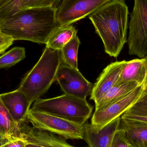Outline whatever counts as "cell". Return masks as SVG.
<instances>
[{
  "label": "cell",
  "instance_id": "1",
  "mask_svg": "<svg viewBox=\"0 0 147 147\" xmlns=\"http://www.w3.org/2000/svg\"><path fill=\"white\" fill-rule=\"evenodd\" d=\"M57 7H42L19 12L0 23V31L14 40L46 44L60 26L56 17Z\"/></svg>",
  "mask_w": 147,
  "mask_h": 147
},
{
  "label": "cell",
  "instance_id": "2",
  "mask_svg": "<svg viewBox=\"0 0 147 147\" xmlns=\"http://www.w3.org/2000/svg\"><path fill=\"white\" fill-rule=\"evenodd\" d=\"M129 14L125 0H110L89 16L111 57L117 58L127 43Z\"/></svg>",
  "mask_w": 147,
  "mask_h": 147
},
{
  "label": "cell",
  "instance_id": "3",
  "mask_svg": "<svg viewBox=\"0 0 147 147\" xmlns=\"http://www.w3.org/2000/svg\"><path fill=\"white\" fill-rule=\"evenodd\" d=\"M62 63L61 50L46 47L37 63L23 77L17 89L26 95L31 105L56 81Z\"/></svg>",
  "mask_w": 147,
  "mask_h": 147
},
{
  "label": "cell",
  "instance_id": "4",
  "mask_svg": "<svg viewBox=\"0 0 147 147\" xmlns=\"http://www.w3.org/2000/svg\"><path fill=\"white\" fill-rule=\"evenodd\" d=\"M31 109L84 125L90 117L93 108L86 99L64 94L52 98H38L34 102Z\"/></svg>",
  "mask_w": 147,
  "mask_h": 147
},
{
  "label": "cell",
  "instance_id": "5",
  "mask_svg": "<svg viewBox=\"0 0 147 147\" xmlns=\"http://www.w3.org/2000/svg\"><path fill=\"white\" fill-rule=\"evenodd\" d=\"M27 121L32 127L57 135L65 140H83L85 124H78L50 114L30 109Z\"/></svg>",
  "mask_w": 147,
  "mask_h": 147
},
{
  "label": "cell",
  "instance_id": "6",
  "mask_svg": "<svg viewBox=\"0 0 147 147\" xmlns=\"http://www.w3.org/2000/svg\"><path fill=\"white\" fill-rule=\"evenodd\" d=\"M134 2L129 14L128 52L142 59L147 55V0H134Z\"/></svg>",
  "mask_w": 147,
  "mask_h": 147
},
{
  "label": "cell",
  "instance_id": "7",
  "mask_svg": "<svg viewBox=\"0 0 147 147\" xmlns=\"http://www.w3.org/2000/svg\"><path fill=\"white\" fill-rule=\"evenodd\" d=\"M110 0H63L56 10L60 26L71 25L94 13Z\"/></svg>",
  "mask_w": 147,
  "mask_h": 147
},
{
  "label": "cell",
  "instance_id": "8",
  "mask_svg": "<svg viewBox=\"0 0 147 147\" xmlns=\"http://www.w3.org/2000/svg\"><path fill=\"white\" fill-rule=\"evenodd\" d=\"M144 91L143 85L140 86L123 98L104 109L95 110L91 123L98 129H102L132 107L140 99Z\"/></svg>",
  "mask_w": 147,
  "mask_h": 147
},
{
  "label": "cell",
  "instance_id": "9",
  "mask_svg": "<svg viewBox=\"0 0 147 147\" xmlns=\"http://www.w3.org/2000/svg\"><path fill=\"white\" fill-rule=\"evenodd\" d=\"M56 81L64 94L82 99L90 94L93 84L87 80L78 69L62 63L58 71Z\"/></svg>",
  "mask_w": 147,
  "mask_h": 147
},
{
  "label": "cell",
  "instance_id": "10",
  "mask_svg": "<svg viewBox=\"0 0 147 147\" xmlns=\"http://www.w3.org/2000/svg\"><path fill=\"white\" fill-rule=\"evenodd\" d=\"M125 60L111 63L105 68L91 92L90 100L97 103L117 83Z\"/></svg>",
  "mask_w": 147,
  "mask_h": 147
},
{
  "label": "cell",
  "instance_id": "11",
  "mask_svg": "<svg viewBox=\"0 0 147 147\" xmlns=\"http://www.w3.org/2000/svg\"><path fill=\"white\" fill-rule=\"evenodd\" d=\"M121 117L111 122L102 129L91 123L85 124L83 140L89 147H111L116 131L119 128Z\"/></svg>",
  "mask_w": 147,
  "mask_h": 147
},
{
  "label": "cell",
  "instance_id": "12",
  "mask_svg": "<svg viewBox=\"0 0 147 147\" xmlns=\"http://www.w3.org/2000/svg\"><path fill=\"white\" fill-rule=\"evenodd\" d=\"M0 99L16 123L21 125L27 121L31 105L23 92L17 89L2 93L0 94Z\"/></svg>",
  "mask_w": 147,
  "mask_h": 147
},
{
  "label": "cell",
  "instance_id": "13",
  "mask_svg": "<svg viewBox=\"0 0 147 147\" xmlns=\"http://www.w3.org/2000/svg\"><path fill=\"white\" fill-rule=\"evenodd\" d=\"M20 127L22 138L25 143L38 144L44 147H75L70 145L61 136L29 127L24 123L21 124Z\"/></svg>",
  "mask_w": 147,
  "mask_h": 147
},
{
  "label": "cell",
  "instance_id": "14",
  "mask_svg": "<svg viewBox=\"0 0 147 147\" xmlns=\"http://www.w3.org/2000/svg\"><path fill=\"white\" fill-rule=\"evenodd\" d=\"M146 74L144 59H136L130 61H125L123 65L119 79L116 84L135 81L140 86L144 85Z\"/></svg>",
  "mask_w": 147,
  "mask_h": 147
},
{
  "label": "cell",
  "instance_id": "15",
  "mask_svg": "<svg viewBox=\"0 0 147 147\" xmlns=\"http://www.w3.org/2000/svg\"><path fill=\"white\" fill-rule=\"evenodd\" d=\"M119 128L125 131L129 144L147 147V123L121 117Z\"/></svg>",
  "mask_w": 147,
  "mask_h": 147
},
{
  "label": "cell",
  "instance_id": "16",
  "mask_svg": "<svg viewBox=\"0 0 147 147\" xmlns=\"http://www.w3.org/2000/svg\"><path fill=\"white\" fill-rule=\"evenodd\" d=\"M20 126L13 120L0 99V138L22 140Z\"/></svg>",
  "mask_w": 147,
  "mask_h": 147
},
{
  "label": "cell",
  "instance_id": "17",
  "mask_svg": "<svg viewBox=\"0 0 147 147\" xmlns=\"http://www.w3.org/2000/svg\"><path fill=\"white\" fill-rule=\"evenodd\" d=\"M139 86V84L135 81H129L121 84H116L97 103L95 104V110L104 109L123 98Z\"/></svg>",
  "mask_w": 147,
  "mask_h": 147
},
{
  "label": "cell",
  "instance_id": "18",
  "mask_svg": "<svg viewBox=\"0 0 147 147\" xmlns=\"http://www.w3.org/2000/svg\"><path fill=\"white\" fill-rule=\"evenodd\" d=\"M78 31L73 25L60 26L51 34L46 44V47L61 50L73 37L77 35Z\"/></svg>",
  "mask_w": 147,
  "mask_h": 147
},
{
  "label": "cell",
  "instance_id": "19",
  "mask_svg": "<svg viewBox=\"0 0 147 147\" xmlns=\"http://www.w3.org/2000/svg\"><path fill=\"white\" fill-rule=\"evenodd\" d=\"M80 45L78 35L73 37L61 50L63 63L78 70V51Z\"/></svg>",
  "mask_w": 147,
  "mask_h": 147
},
{
  "label": "cell",
  "instance_id": "20",
  "mask_svg": "<svg viewBox=\"0 0 147 147\" xmlns=\"http://www.w3.org/2000/svg\"><path fill=\"white\" fill-rule=\"evenodd\" d=\"M26 57L25 48L16 47L0 57V69H7L14 66Z\"/></svg>",
  "mask_w": 147,
  "mask_h": 147
},
{
  "label": "cell",
  "instance_id": "21",
  "mask_svg": "<svg viewBox=\"0 0 147 147\" xmlns=\"http://www.w3.org/2000/svg\"><path fill=\"white\" fill-rule=\"evenodd\" d=\"M22 0H0V23L18 13Z\"/></svg>",
  "mask_w": 147,
  "mask_h": 147
},
{
  "label": "cell",
  "instance_id": "22",
  "mask_svg": "<svg viewBox=\"0 0 147 147\" xmlns=\"http://www.w3.org/2000/svg\"><path fill=\"white\" fill-rule=\"evenodd\" d=\"M61 0H22L18 13L29 9L56 6Z\"/></svg>",
  "mask_w": 147,
  "mask_h": 147
},
{
  "label": "cell",
  "instance_id": "23",
  "mask_svg": "<svg viewBox=\"0 0 147 147\" xmlns=\"http://www.w3.org/2000/svg\"><path fill=\"white\" fill-rule=\"evenodd\" d=\"M121 117L147 123V111L137 109L133 107L129 108L121 116Z\"/></svg>",
  "mask_w": 147,
  "mask_h": 147
},
{
  "label": "cell",
  "instance_id": "24",
  "mask_svg": "<svg viewBox=\"0 0 147 147\" xmlns=\"http://www.w3.org/2000/svg\"><path fill=\"white\" fill-rule=\"evenodd\" d=\"M111 147H129L125 131L119 128L115 133Z\"/></svg>",
  "mask_w": 147,
  "mask_h": 147
},
{
  "label": "cell",
  "instance_id": "25",
  "mask_svg": "<svg viewBox=\"0 0 147 147\" xmlns=\"http://www.w3.org/2000/svg\"><path fill=\"white\" fill-rule=\"evenodd\" d=\"M14 41V40L12 38L0 31V55L4 53L13 44Z\"/></svg>",
  "mask_w": 147,
  "mask_h": 147
},
{
  "label": "cell",
  "instance_id": "26",
  "mask_svg": "<svg viewBox=\"0 0 147 147\" xmlns=\"http://www.w3.org/2000/svg\"><path fill=\"white\" fill-rule=\"evenodd\" d=\"M132 107L137 109L147 111V91H144L140 99Z\"/></svg>",
  "mask_w": 147,
  "mask_h": 147
},
{
  "label": "cell",
  "instance_id": "27",
  "mask_svg": "<svg viewBox=\"0 0 147 147\" xmlns=\"http://www.w3.org/2000/svg\"><path fill=\"white\" fill-rule=\"evenodd\" d=\"M26 143L22 140L10 141L0 147H25Z\"/></svg>",
  "mask_w": 147,
  "mask_h": 147
},
{
  "label": "cell",
  "instance_id": "28",
  "mask_svg": "<svg viewBox=\"0 0 147 147\" xmlns=\"http://www.w3.org/2000/svg\"><path fill=\"white\" fill-rule=\"evenodd\" d=\"M144 62H145V65H146V80H145V83H144V88L145 91H147V55L144 58Z\"/></svg>",
  "mask_w": 147,
  "mask_h": 147
},
{
  "label": "cell",
  "instance_id": "29",
  "mask_svg": "<svg viewBox=\"0 0 147 147\" xmlns=\"http://www.w3.org/2000/svg\"><path fill=\"white\" fill-rule=\"evenodd\" d=\"M25 147H44L38 144H33V143H26Z\"/></svg>",
  "mask_w": 147,
  "mask_h": 147
},
{
  "label": "cell",
  "instance_id": "30",
  "mask_svg": "<svg viewBox=\"0 0 147 147\" xmlns=\"http://www.w3.org/2000/svg\"><path fill=\"white\" fill-rule=\"evenodd\" d=\"M10 141L5 138H0V146Z\"/></svg>",
  "mask_w": 147,
  "mask_h": 147
},
{
  "label": "cell",
  "instance_id": "31",
  "mask_svg": "<svg viewBox=\"0 0 147 147\" xmlns=\"http://www.w3.org/2000/svg\"><path fill=\"white\" fill-rule=\"evenodd\" d=\"M129 147H145L137 144H129Z\"/></svg>",
  "mask_w": 147,
  "mask_h": 147
}]
</instances>
